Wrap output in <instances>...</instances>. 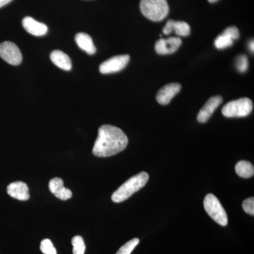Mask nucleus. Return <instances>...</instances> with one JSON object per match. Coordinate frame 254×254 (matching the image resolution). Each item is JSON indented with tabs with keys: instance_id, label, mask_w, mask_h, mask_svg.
<instances>
[{
	"instance_id": "obj_16",
	"label": "nucleus",
	"mask_w": 254,
	"mask_h": 254,
	"mask_svg": "<svg viewBox=\"0 0 254 254\" xmlns=\"http://www.w3.org/2000/svg\"><path fill=\"white\" fill-rule=\"evenodd\" d=\"M235 171L237 175L242 178H250L254 176V165L250 162L242 160L237 163Z\"/></svg>"
},
{
	"instance_id": "obj_28",
	"label": "nucleus",
	"mask_w": 254,
	"mask_h": 254,
	"mask_svg": "<svg viewBox=\"0 0 254 254\" xmlns=\"http://www.w3.org/2000/svg\"><path fill=\"white\" fill-rule=\"evenodd\" d=\"M208 1H209V2L213 3L215 2V1H218V0H208Z\"/></svg>"
},
{
	"instance_id": "obj_19",
	"label": "nucleus",
	"mask_w": 254,
	"mask_h": 254,
	"mask_svg": "<svg viewBox=\"0 0 254 254\" xmlns=\"http://www.w3.org/2000/svg\"><path fill=\"white\" fill-rule=\"evenodd\" d=\"M139 240L138 238H134L127 242L118 250L116 254H131L133 250L136 248V246L139 244Z\"/></svg>"
},
{
	"instance_id": "obj_1",
	"label": "nucleus",
	"mask_w": 254,
	"mask_h": 254,
	"mask_svg": "<svg viewBox=\"0 0 254 254\" xmlns=\"http://www.w3.org/2000/svg\"><path fill=\"white\" fill-rule=\"evenodd\" d=\"M128 138L118 127L105 125L98 129V138L93 148L97 157L113 156L123 151L128 145Z\"/></svg>"
},
{
	"instance_id": "obj_9",
	"label": "nucleus",
	"mask_w": 254,
	"mask_h": 254,
	"mask_svg": "<svg viewBox=\"0 0 254 254\" xmlns=\"http://www.w3.org/2000/svg\"><path fill=\"white\" fill-rule=\"evenodd\" d=\"M222 100L223 99L220 95H215V96L210 98L203 105V108L200 109L198 114L197 120L198 123H205L208 122L215 110L221 104Z\"/></svg>"
},
{
	"instance_id": "obj_2",
	"label": "nucleus",
	"mask_w": 254,
	"mask_h": 254,
	"mask_svg": "<svg viewBox=\"0 0 254 254\" xmlns=\"http://www.w3.org/2000/svg\"><path fill=\"white\" fill-rule=\"evenodd\" d=\"M149 180L148 173L143 172L132 177L114 192L112 200L115 203H121L128 199L133 193L141 190Z\"/></svg>"
},
{
	"instance_id": "obj_15",
	"label": "nucleus",
	"mask_w": 254,
	"mask_h": 254,
	"mask_svg": "<svg viewBox=\"0 0 254 254\" xmlns=\"http://www.w3.org/2000/svg\"><path fill=\"white\" fill-rule=\"evenodd\" d=\"M75 41H76L77 46L86 52L87 54L89 55H94L96 53V48L93 44V40L89 35L85 33H78L75 37Z\"/></svg>"
},
{
	"instance_id": "obj_5",
	"label": "nucleus",
	"mask_w": 254,
	"mask_h": 254,
	"mask_svg": "<svg viewBox=\"0 0 254 254\" xmlns=\"http://www.w3.org/2000/svg\"><path fill=\"white\" fill-rule=\"evenodd\" d=\"M203 205L205 211L214 221L221 226H226L228 223L226 211L216 196L209 193L205 197Z\"/></svg>"
},
{
	"instance_id": "obj_27",
	"label": "nucleus",
	"mask_w": 254,
	"mask_h": 254,
	"mask_svg": "<svg viewBox=\"0 0 254 254\" xmlns=\"http://www.w3.org/2000/svg\"><path fill=\"white\" fill-rule=\"evenodd\" d=\"M249 48H250V50L252 53H254V41H252L250 43V45H249Z\"/></svg>"
},
{
	"instance_id": "obj_24",
	"label": "nucleus",
	"mask_w": 254,
	"mask_h": 254,
	"mask_svg": "<svg viewBox=\"0 0 254 254\" xmlns=\"http://www.w3.org/2000/svg\"><path fill=\"white\" fill-rule=\"evenodd\" d=\"M242 207H243L244 210L246 213L250 214V215H254V198L253 197L247 198L244 200L242 203Z\"/></svg>"
},
{
	"instance_id": "obj_17",
	"label": "nucleus",
	"mask_w": 254,
	"mask_h": 254,
	"mask_svg": "<svg viewBox=\"0 0 254 254\" xmlns=\"http://www.w3.org/2000/svg\"><path fill=\"white\" fill-rule=\"evenodd\" d=\"M73 245V254H84L86 252V245L81 236H75L71 240Z\"/></svg>"
},
{
	"instance_id": "obj_3",
	"label": "nucleus",
	"mask_w": 254,
	"mask_h": 254,
	"mask_svg": "<svg viewBox=\"0 0 254 254\" xmlns=\"http://www.w3.org/2000/svg\"><path fill=\"white\" fill-rule=\"evenodd\" d=\"M140 9L143 16L155 22L165 19L170 10L167 0H141Z\"/></svg>"
},
{
	"instance_id": "obj_4",
	"label": "nucleus",
	"mask_w": 254,
	"mask_h": 254,
	"mask_svg": "<svg viewBox=\"0 0 254 254\" xmlns=\"http://www.w3.org/2000/svg\"><path fill=\"white\" fill-rule=\"evenodd\" d=\"M253 102L250 98H243L232 100L222 108V113L226 118H245L253 110Z\"/></svg>"
},
{
	"instance_id": "obj_6",
	"label": "nucleus",
	"mask_w": 254,
	"mask_h": 254,
	"mask_svg": "<svg viewBox=\"0 0 254 254\" xmlns=\"http://www.w3.org/2000/svg\"><path fill=\"white\" fill-rule=\"evenodd\" d=\"M0 58L9 64L17 66L22 62V54L14 43L6 41L0 44Z\"/></svg>"
},
{
	"instance_id": "obj_13",
	"label": "nucleus",
	"mask_w": 254,
	"mask_h": 254,
	"mask_svg": "<svg viewBox=\"0 0 254 254\" xmlns=\"http://www.w3.org/2000/svg\"><path fill=\"white\" fill-rule=\"evenodd\" d=\"M173 31H175V34L179 36H188L190 33V26L185 21L169 20L163 28V33L165 35H169Z\"/></svg>"
},
{
	"instance_id": "obj_26",
	"label": "nucleus",
	"mask_w": 254,
	"mask_h": 254,
	"mask_svg": "<svg viewBox=\"0 0 254 254\" xmlns=\"http://www.w3.org/2000/svg\"><path fill=\"white\" fill-rule=\"evenodd\" d=\"M11 1H12V0H0V8L2 7V6H5V5L9 4Z\"/></svg>"
},
{
	"instance_id": "obj_20",
	"label": "nucleus",
	"mask_w": 254,
	"mask_h": 254,
	"mask_svg": "<svg viewBox=\"0 0 254 254\" xmlns=\"http://www.w3.org/2000/svg\"><path fill=\"white\" fill-rule=\"evenodd\" d=\"M41 250L44 254H57L56 249L55 248L53 242L49 239H45L42 241Z\"/></svg>"
},
{
	"instance_id": "obj_10",
	"label": "nucleus",
	"mask_w": 254,
	"mask_h": 254,
	"mask_svg": "<svg viewBox=\"0 0 254 254\" xmlns=\"http://www.w3.org/2000/svg\"><path fill=\"white\" fill-rule=\"evenodd\" d=\"M182 86L180 83H173L165 85L159 90L156 95V100L160 105L169 104L174 97L181 91Z\"/></svg>"
},
{
	"instance_id": "obj_11",
	"label": "nucleus",
	"mask_w": 254,
	"mask_h": 254,
	"mask_svg": "<svg viewBox=\"0 0 254 254\" xmlns=\"http://www.w3.org/2000/svg\"><path fill=\"white\" fill-rule=\"evenodd\" d=\"M7 193L10 196L19 200L29 199V190L27 185L24 182L17 181L8 185Z\"/></svg>"
},
{
	"instance_id": "obj_12",
	"label": "nucleus",
	"mask_w": 254,
	"mask_h": 254,
	"mask_svg": "<svg viewBox=\"0 0 254 254\" xmlns=\"http://www.w3.org/2000/svg\"><path fill=\"white\" fill-rule=\"evenodd\" d=\"M22 24L24 29L33 36H43L48 33V28L45 23L38 22L30 16L23 18Z\"/></svg>"
},
{
	"instance_id": "obj_22",
	"label": "nucleus",
	"mask_w": 254,
	"mask_h": 254,
	"mask_svg": "<svg viewBox=\"0 0 254 254\" xmlns=\"http://www.w3.org/2000/svg\"><path fill=\"white\" fill-rule=\"evenodd\" d=\"M64 187V181L59 177L52 179L49 182V190L52 193L55 194L58 190Z\"/></svg>"
},
{
	"instance_id": "obj_14",
	"label": "nucleus",
	"mask_w": 254,
	"mask_h": 254,
	"mask_svg": "<svg viewBox=\"0 0 254 254\" xmlns=\"http://www.w3.org/2000/svg\"><path fill=\"white\" fill-rule=\"evenodd\" d=\"M50 60L57 66L65 71H70L72 68L69 57L61 50H57L52 52Z\"/></svg>"
},
{
	"instance_id": "obj_21",
	"label": "nucleus",
	"mask_w": 254,
	"mask_h": 254,
	"mask_svg": "<svg viewBox=\"0 0 254 254\" xmlns=\"http://www.w3.org/2000/svg\"><path fill=\"white\" fill-rule=\"evenodd\" d=\"M249 61L245 55H242L237 57L236 67L241 73H245L248 69Z\"/></svg>"
},
{
	"instance_id": "obj_8",
	"label": "nucleus",
	"mask_w": 254,
	"mask_h": 254,
	"mask_svg": "<svg viewBox=\"0 0 254 254\" xmlns=\"http://www.w3.org/2000/svg\"><path fill=\"white\" fill-rule=\"evenodd\" d=\"M181 38L171 37L167 39H160L155 43V49L158 55H169L175 53L182 45Z\"/></svg>"
},
{
	"instance_id": "obj_25",
	"label": "nucleus",
	"mask_w": 254,
	"mask_h": 254,
	"mask_svg": "<svg viewBox=\"0 0 254 254\" xmlns=\"http://www.w3.org/2000/svg\"><path fill=\"white\" fill-rule=\"evenodd\" d=\"M222 33L230 37L232 41H235V40H237L240 38V31H239L238 28L235 27V26H230V27L227 28Z\"/></svg>"
},
{
	"instance_id": "obj_18",
	"label": "nucleus",
	"mask_w": 254,
	"mask_h": 254,
	"mask_svg": "<svg viewBox=\"0 0 254 254\" xmlns=\"http://www.w3.org/2000/svg\"><path fill=\"white\" fill-rule=\"evenodd\" d=\"M233 41L230 37L226 36L224 33H222L221 35L217 37L216 39H215V46L218 49H225V48L232 46L233 45Z\"/></svg>"
},
{
	"instance_id": "obj_7",
	"label": "nucleus",
	"mask_w": 254,
	"mask_h": 254,
	"mask_svg": "<svg viewBox=\"0 0 254 254\" xmlns=\"http://www.w3.org/2000/svg\"><path fill=\"white\" fill-rule=\"evenodd\" d=\"M129 60L130 56L128 55L113 57L100 65V72L103 74L119 72L126 67Z\"/></svg>"
},
{
	"instance_id": "obj_23",
	"label": "nucleus",
	"mask_w": 254,
	"mask_h": 254,
	"mask_svg": "<svg viewBox=\"0 0 254 254\" xmlns=\"http://www.w3.org/2000/svg\"><path fill=\"white\" fill-rule=\"evenodd\" d=\"M54 195L57 198H60V199L66 200L71 198L72 192H71V190L66 188V187H63L58 190Z\"/></svg>"
}]
</instances>
